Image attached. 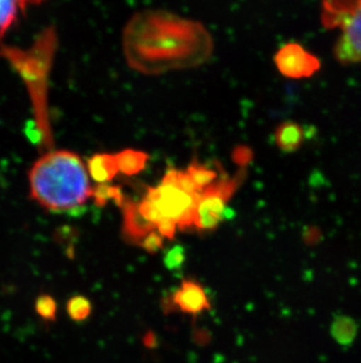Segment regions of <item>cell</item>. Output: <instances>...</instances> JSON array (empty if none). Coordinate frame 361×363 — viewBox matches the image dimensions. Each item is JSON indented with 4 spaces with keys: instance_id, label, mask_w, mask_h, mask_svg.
Instances as JSON below:
<instances>
[{
    "instance_id": "1",
    "label": "cell",
    "mask_w": 361,
    "mask_h": 363,
    "mask_svg": "<svg viewBox=\"0 0 361 363\" xmlns=\"http://www.w3.org/2000/svg\"><path fill=\"white\" fill-rule=\"evenodd\" d=\"M123 51L132 69L156 76L205 64L212 57L214 41L197 21L164 11H146L126 25Z\"/></svg>"
},
{
    "instance_id": "2",
    "label": "cell",
    "mask_w": 361,
    "mask_h": 363,
    "mask_svg": "<svg viewBox=\"0 0 361 363\" xmlns=\"http://www.w3.org/2000/svg\"><path fill=\"white\" fill-rule=\"evenodd\" d=\"M32 199L50 212L74 211L92 198L88 171L80 155L67 150H50L28 171Z\"/></svg>"
},
{
    "instance_id": "3",
    "label": "cell",
    "mask_w": 361,
    "mask_h": 363,
    "mask_svg": "<svg viewBox=\"0 0 361 363\" xmlns=\"http://www.w3.org/2000/svg\"><path fill=\"white\" fill-rule=\"evenodd\" d=\"M321 21L327 28H340L334 55L341 64L361 62V0L325 1Z\"/></svg>"
},
{
    "instance_id": "4",
    "label": "cell",
    "mask_w": 361,
    "mask_h": 363,
    "mask_svg": "<svg viewBox=\"0 0 361 363\" xmlns=\"http://www.w3.org/2000/svg\"><path fill=\"white\" fill-rule=\"evenodd\" d=\"M175 173L176 168H169L160 185L150 187L146 196L156 205L164 218L175 221L180 230H185L195 226L200 194L193 196L178 189L175 184Z\"/></svg>"
},
{
    "instance_id": "5",
    "label": "cell",
    "mask_w": 361,
    "mask_h": 363,
    "mask_svg": "<svg viewBox=\"0 0 361 363\" xmlns=\"http://www.w3.org/2000/svg\"><path fill=\"white\" fill-rule=\"evenodd\" d=\"M246 178V168H241L231 178L217 180L200 193L195 216V227L198 230L210 232L217 228L224 220L227 203Z\"/></svg>"
},
{
    "instance_id": "6",
    "label": "cell",
    "mask_w": 361,
    "mask_h": 363,
    "mask_svg": "<svg viewBox=\"0 0 361 363\" xmlns=\"http://www.w3.org/2000/svg\"><path fill=\"white\" fill-rule=\"evenodd\" d=\"M275 64L284 77L291 79L310 78L319 71L321 65L316 55L297 43L282 46L275 55Z\"/></svg>"
},
{
    "instance_id": "7",
    "label": "cell",
    "mask_w": 361,
    "mask_h": 363,
    "mask_svg": "<svg viewBox=\"0 0 361 363\" xmlns=\"http://www.w3.org/2000/svg\"><path fill=\"white\" fill-rule=\"evenodd\" d=\"M173 302L180 312L193 316L200 315L212 307L205 288L190 279L183 280L175 291Z\"/></svg>"
},
{
    "instance_id": "8",
    "label": "cell",
    "mask_w": 361,
    "mask_h": 363,
    "mask_svg": "<svg viewBox=\"0 0 361 363\" xmlns=\"http://www.w3.org/2000/svg\"><path fill=\"white\" fill-rule=\"evenodd\" d=\"M123 216V235L130 242L141 243L148 234L155 230V225L149 223L140 213L139 202L127 199L121 206Z\"/></svg>"
},
{
    "instance_id": "9",
    "label": "cell",
    "mask_w": 361,
    "mask_h": 363,
    "mask_svg": "<svg viewBox=\"0 0 361 363\" xmlns=\"http://www.w3.org/2000/svg\"><path fill=\"white\" fill-rule=\"evenodd\" d=\"M87 171H88L89 178H92L99 185L108 184L119 173L115 155H106V153L93 155L92 158H89L87 162Z\"/></svg>"
},
{
    "instance_id": "10",
    "label": "cell",
    "mask_w": 361,
    "mask_h": 363,
    "mask_svg": "<svg viewBox=\"0 0 361 363\" xmlns=\"http://www.w3.org/2000/svg\"><path fill=\"white\" fill-rule=\"evenodd\" d=\"M305 130L294 121H285L277 127L275 140L278 147L285 153H292L303 145Z\"/></svg>"
},
{
    "instance_id": "11",
    "label": "cell",
    "mask_w": 361,
    "mask_h": 363,
    "mask_svg": "<svg viewBox=\"0 0 361 363\" xmlns=\"http://www.w3.org/2000/svg\"><path fill=\"white\" fill-rule=\"evenodd\" d=\"M115 159L119 172L126 175H135L144 171L149 155L144 152L128 148L115 155Z\"/></svg>"
},
{
    "instance_id": "12",
    "label": "cell",
    "mask_w": 361,
    "mask_h": 363,
    "mask_svg": "<svg viewBox=\"0 0 361 363\" xmlns=\"http://www.w3.org/2000/svg\"><path fill=\"white\" fill-rule=\"evenodd\" d=\"M187 173L190 175L200 192L205 191L207 187L215 184L218 180L217 172L197 162H193L188 166Z\"/></svg>"
},
{
    "instance_id": "13",
    "label": "cell",
    "mask_w": 361,
    "mask_h": 363,
    "mask_svg": "<svg viewBox=\"0 0 361 363\" xmlns=\"http://www.w3.org/2000/svg\"><path fill=\"white\" fill-rule=\"evenodd\" d=\"M92 198L98 207H105L109 202H114L116 205H123V202L126 200L123 196L122 191L119 186L108 185V184H103L98 185L93 189Z\"/></svg>"
},
{
    "instance_id": "14",
    "label": "cell",
    "mask_w": 361,
    "mask_h": 363,
    "mask_svg": "<svg viewBox=\"0 0 361 363\" xmlns=\"http://www.w3.org/2000/svg\"><path fill=\"white\" fill-rule=\"evenodd\" d=\"M25 5L28 3L0 1V35H4L16 23Z\"/></svg>"
},
{
    "instance_id": "15",
    "label": "cell",
    "mask_w": 361,
    "mask_h": 363,
    "mask_svg": "<svg viewBox=\"0 0 361 363\" xmlns=\"http://www.w3.org/2000/svg\"><path fill=\"white\" fill-rule=\"evenodd\" d=\"M67 314L73 321L81 323L88 319L91 313H92V303L88 298L82 295H75L69 298L67 302Z\"/></svg>"
},
{
    "instance_id": "16",
    "label": "cell",
    "mask_w": 361,
    "mask_h": 363,
    "mask_svg": "<svg viewBox=\"0 0 361 363\" xmlns=\"http://www.w3.org/2000/svg\"><path fill=\"white\" fill-rule=\"evenodd\" d=\"M35 312L41 319L53 321L57 316V302L50 295H40L35 301Z\"/></svg>"
},
{
    "instance_id": "17",
    "label": "cell",
    "mask_w": 361,
    "mask_h": 363,
    "mask_svg": "<svg viewBox=\"0 0 361 363\" xmlns=\"http://www.w3.org/2000/svg\"><path fill=\"white\" fill-rule=\"evenodd\" d=\"M185 250L183 247L180 245H175L167 250V253L164 255V266L171 272L180 271V268L183 267L184 262H185Z\"/></svg>"
},
{
    "instance_id": "18",
    "label": "cell",
    "mask_w": 361,
    "mask_h": 363,
    "mask_svg": "<svg viewBox=\"0 0 361 363\" xmlns=\"http://www.w3.org/2000/svg\"><path fill=\"white\" fill-rule=\"evenodd\" d=\"M164 238L157 230H153L148 234L144 240L141 241V247L146 250L147 253L155 254L164 247Z\"/></svg>"
},
{
    "instance_id": "19",
    "label": "cell",
    "mask_w": 361,
    "mask_h": 363,
    "mask_svg": "<svg viewBox=\"0 0 361 363\" xmlns=\"http://www.w3.org/2000/svg\"><path fill=\"white\" fill-rule=\"evenodd\" d=\"M253 158V151L250 148L246 147V146H239L232 153L234 162L242 168L246 167V164H250Z\"/></svg>"
},
{
    "instance_id": "20",
    "label": "cell",
    "mask_w": 361,
    "mask_h": 363,
    "mask_svg": "<svg viewBox=\"0 0 361 363\" xmlns=\"http://www.w3.org/2000/svg\"><path fill=\"white\" fill-rule=\"evenodd\" d=\"M178 228V227L176 223L171 219L162 220L156 227L157 232H159L164 239H169V240L174 239Z\"/></svg>"
}]
</instances>
